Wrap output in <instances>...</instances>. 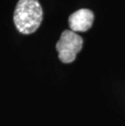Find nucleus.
Returning <instances> with one entry per match:
<instances>
[{
    "instance_id": "f257e3e1",
    "label": "nucleus",
    "mask_w": 125,
    "mask_h": 126,
    "mask_svg": "<svg viewBox=\"0 0 125 126\" xmlns=\"http://www.w3.org/2000/svg\"><path fill=\"white\" fill-rule=\"evenodd\" d=\"M42 15L38 0H19L14 12L15 25L21 33H33L41 25Z\"/></svg>"
},
{
    "instance_id": "f03ea898",
    "label": "nucleus",
    "mask_w": 125,
    "mask_h": 126,
    "mask_svg": "<svg viewBox=\"0 0 125 126\" xmlns=\"http://www.w3.org/2000/svg\"><path fill=\"white\" fill-rule=\"evenodd\" d=\"M82 46L83 39L81 36L71 30L63 31L56 44L58 59L65 63L73 62Z\"/></svg>"
},
{
    "instance_id": "7ed1b4c3",
    "label": "nucleus",
    "mask_w": 125,
    "mask_h": 126,
    "mask_svg": "<svg viewBox=\"0 0 125 126\" xmlns=\"http://www.w3.org/2000/svg\"><path fill=\"white\" fill-rule=\"evenodd\" d=\"M94 13L89 9H80L68 18L70 29L73 32H85L91 28Z\"/></svg>"
}]
</instances>
